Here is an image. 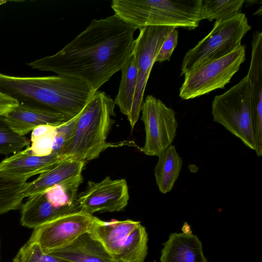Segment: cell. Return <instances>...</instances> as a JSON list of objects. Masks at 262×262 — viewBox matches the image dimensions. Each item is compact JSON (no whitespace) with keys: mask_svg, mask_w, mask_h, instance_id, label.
Wrapping results in <instances>:
<instances>
[{"mask_svg":"<svg viewBox=\"0 0 262 262\" xmlns=\"http://www.w3.org/2000/svg\"><path fill=\"white\" fill-rule=\"evenodd\" d=\"M161 262H207L202 244L191 231L171 233L161 251Z\"/></svg>","mask_w":262,"mask_h":262,"instance_id":"e0dca14e","label":"cell"},{"mask_svg":"<svg viewBox=\"0 0 262 262\" xmlns=\"http://www.w3.org/2000/svg\"><path fill=\"white\" fill-rule=\"evenodd\" d=\"M121 71L119 91L114 101L120 111L128 119L132 111L137 80L136 59L133 51Z\"/></svg>","mask_w":262,"mask_h":262,"instance_id":"44dd1931","label":"cell"},{"mask_svg":"<svg viewBox=\"0 0 262 262\" xmlns=\"http://www.w3.org/2000/svg\"><path fill=\"white\" fill-rule=\"evenodd\" d=\"M251 29L245 14L243 13L215 21L211 31L184 55L181 75L232 52L242 45V38Z\"/></svg>","mask_w":262,"mask_h":262,"instance_id":"5b68a950","label":"cell"},{"mask_svg":"<svg viewBox=\"0 0 262 262\" xmlns=\"http://www.w3.org/2000/svg\"><path fill=\"white\" fill-rule=\"evenodd\" d=\"M128 188L124 179L107 177L100 182L88 181L85 191L77 195L80 209L93 215L95 212L119 211L129 200Z\"/></svg>","mask_w":262,"mask_h":262,"instance_id":"8fae6325","label":"cell"},{"mask_svg":"<svg viewBox=\"0 0 262 262\" xmlns=\"http://www.w3.org/2000/svg\"><path fill=\"white\" fill-rule=\"evenodd\" d=\"M4 117L11 129L23 136L39 125L58 126L72 119L51 109L23 103Z\"/></svg>","mask_w":262,"mask_h":262,"instance_id":"4fadbf2b","label":"cell"},{"mask_svg":"<svg viewBox=\"0 0 262 262\" xmlns=\"http://www.w3.org/2000/svg\"><path fill=\"white\" fill-rule=\"evenodd\" d=\"M19 104L17 100L0 92V116L6 115Z\"/></svg>","mask_w":262,"mask_h":262,"instance_id":"4dcf8cb0","label":"cell"},{"mask_svg":"<svg viewBox=\"0 0 262 262\" xmlns=\"http://www.w3.org/2000/svg\"><path fill=\"white\" fill-rule=\"evenodd\" d=\"M140 223L130 220L106 222L95 217L89 232L116 260L126 238Z\"/></svg>","mask_w":262,"mask_h":262,"instance_id":"ac0fdd59","label":"cell"},{"mask_svg":"<svg viewBox=\"0 0 262 262\" xmlns=\"http://www.w3.org/2000/svg\"><path fill=\"white\" fill-rule=\"evenodd\" d=\"M30 144V141L27 137L14 132L7 123L4 117L0 116V154H15Z\"/></svg>","mask_w":262,"mask_h":262,"instance_id":"484cf974","label":"cell"},{"mask_svg":"<svg viewBox=\"0 0 262 262\" xmlns=\"http://www.w3.org/2000/svg\"><path fill=\"white\" fill-rule=\"evenodd\" d=\"M115 106L114 100L104 92L95 94L78 115L73 135L61 154L62 161L86 162L113 146L106 138L113 124Z\"/></svg>","mask_w":262,"mask_h":262,"instance_id":"3957f363","label":"cell"},{"mask_svg":"<svg viewBox=\"0 0 262 262\" xmlns=\"http://www.w3.org/2000/svg\"><path fill=\"white\" fill-rule=\"evenodd\" d=\"M80 210L76 202L70 206L57 208L42 193L29 197L21 207L20 223L23 226L36 229L62 215Z\"/></svg>","mask_w":262,"mask_h":262,"instance_id":"2e32d148","label":"cell"},{"mask_svg":"<svg viewBox=\"0 0 262 262\" xmlns=\"http://www.w3.org/2000/svg\"><path fill=\"white\" fill-rule=\"evenodd\" d=\"M251 93V123L253 133L262 132V32L253 34L251 59L248 74Z\"/></svg>","mask_w":262,"mask_h":262,"instance_id":"5bb4252c","label":"cell"},{"mask_svg":"<svg viewBox=\"0 0 262 262\" xmlns=\"http://www.w3.org/2000/svg\"><path fill=\"white\" fill-rule=\"evenodd\" d=\"M141 120L145 131V142L142 151L149 156H158L172 145L178 124L174 111L160 99L148 95L143 102Z\"/></svg>","mask_w":262,"mask_h":262,"instance_id":"9c48e42d","label":"cell"},{"mask_svg":"<svg viewBox=\"0 0 262 262\" xmlns=\"http://www.w3.org/2000/svg\"><path fill=\"white\" fill-rule=\"evenodd\" d=\"M27 183L0 177V214L21 207Z\"/></svg>","mask_w":262,"mask_h":262,"instance_id":"d4e9b609","label":"cell"},{"mask_svg":"<svg viewBox=\"0 0 262 262\" xmlns=\"http://www.w3.org/2000/svg\"><path fill=\"white\" fill-rule=\"evenodd\" d=\"M0 92L19 103L51 109L71 118L80 113L91 95L85 81L60 75L17 77L0 73Z\"/></svg>","mask_w":262,"mask_h":262,"instance_id":"7a4b0ae2","label":"cell"},{"mask_svg":"<svg viewBox=\"0 0 262 262\" xmlns=\"http://www.w3.org/2000/svg\"><path fill=\"white\" fill-rule=\"evenodd\" d=\"M7 2V0H0V5H2Z\"/></svg>","mask_w":262,"mask_h":262,"instance_id":"d6a6232c","label":"cell"},{"mask_svg":"<svg viewBox=\"0 0 262 262\" xmlns=\"http://www.w3.org/2000/svg\"><path fill=\"white\" fill-rule=\"evenodd\" d=\"M136 30L115 14L93 19L60 51L27 64L33 69L78 78L98 91L128 59Z\"/></svg>","mask_w":262,"mask_h":262,"instance_id":"6da1fadb","label":"cell"},{"mask_svg":"<svg viewBox=\"0 0 262 262\" xmlns=\"http://www.w3.org/2000/svg\"><path fill=\"white\" fill-rule=\"evenodd\" d=\"M95 218L81 209L62 215L33 229L28 241L36 243L43 252L50 253L89 232Z\"/></svg>","mask_w":262,"mask_h":262,"instance_id":"30bf717a","label":"cell"},{"mask_svg":"<svg viewBox=\"0 0 262 262\" xmlns=\"http://www.w3.org/2000/svg\"><path fill=\"white\" fill-rule=\"evenodd\" d=\"M78 115L57 126L52 153L57 154L61 157L63 149L73 135Z\"/></svg>","mask_w":262,"mask_h":262,"instance_id":"83f0119b","label":"cell"},{"mask_svg":"<svg viewBox=\"0 0 262 262\" xmlns=\"http://www.w3.org/2000/svg\"><path fill=\"white\" fill-rule=\"evenodd\" d=\"M1 247V246H0Z\"/></svg>","mask_w":262,"mask_h":262,"instance_id":"836d02e7","label":"cell"},{"mask_svg":"<svg viewBox=\"0 0 262 262\" xmlns=\"http://www.w3.org/2000/svg\"><path fill=\"white\" fill-rule=\"evenodd\" d=\"M211 112L214 122L223 126L246 146L255 150L250 87L247 76L224 93L215 96L212 103Z\"/></svg>","mask_w":262,"mask_h":262,"instance_id":"8992f818","label":"cell"},{"mask_svg":"<svg viewBox=\"0 0 262 262\" xmlns=\"http://www.w3.org/2000/svg\"><path fill=\"white\" fill-rule=\"evenodd\" d=\"M13 262H70L43 252L35 243L27 241L19 250Z\"/></svg>","mask_w":262,"mask_h":262,"instance_id":"4316f807","label":"cell"},{"mask_svg":"<svg viewBox=\"0 0 262 262\" xmlns=\"http://www.w3.org/2000/svg\"><path fill=\"white\" fill-rule=\"evenodd\" d=\"M52 126V125H42L36 127L32 131L31 139L47 133Z\"/></svg>","mask_w":262,"mask_h":262,"instance_id":"1f68e13d","label":"cell"},{"mask_svg":"<svg viewBox=\"0 0 262 262\" xmlns=\"http://www.w3.org/2000/svg\"><path fill=\"white\" fill-rule=\"evenodd\" d=\"M29 146L0 162V177L17 181H27L30 177L48 171L61 161V158L52 153L46 156L31 154Z\"/></svg>","mask_w":262,"mask_h":262,"instance_id":"7c38bea8","label":"cell"},{"mask_svg":"<svg viewBox=\"0 0 262 262\" xmlns=\"http://www.w3.org/2000/svg\"><path fill=\"white\" fill-rule=\"evenodd\" d=\"M85 163L72 160L61 161L52 169L40 174L32 182H28L24 190L25 198L44 193L54 185L81 174Z\"/></svg>","mask_w":262,"mask_h":262,"instance_id":"d6986e66","label":"cell"},{"mask_svg":"<svg viewBox=\"0 0 262 262\" xmlns=\"http://www.w3.org/2000/svg\"><path fill=\"white\" fill-rule=\"evenodd\" d=\"M172 26H151L140 28L135 39L137 80L131 114L127 119L134 128L141 113L146 85L156 58L165 40L174 29Z\"/></svg>","mask_w":262,"mask_h":262,"instance_id":"ba28073f","label":"cell"},{"mask_svg":"<svg viewBox=\"0 0 262 262\" xmlns=\"http://www.w3.org/2000/svg\"><path fill=\"white\" fill-rule=\"evenodd\" d=\"M82 181L81 174L71 177L48 189L46 197L57 208L72 205L77 202L78 189Z\"/></svg>","mask_w":262,"mask_h":262,"instance_id":"603a6c76","label":"cell"},{"mask_svg":"<svg viewBox=\"0 0 262 262\" xmlns=\"http://www.w3.org/2000/svg\"><path fill=\"white\" fill-rule=\"evenodd\" d=\"M178 38V31L174 28L162 44L156 58L155 62L170 60L172 52L177 46Z\"/></svg>","mask_w":262,"mask_h":262,"instance_id":"f546056e","label":"cell"},{"mask_svg":"<svg viewBox=\"0 0 262 262\" xmlns=\"http://www.w3.org/2000/svg\"><path fill=\"white\" fill-rule=\"evenodd\" d=\"M154 174L159 191L163 194L173 188L182 169L183 161L174 145H170L158 156Z\"/></svg>","mask_w":262,"mask_h":262,"instance_id":"ffe728a7","label":"cell"},{"mask_svg":"<svg viewBox=\"0 0 262 262\" xmlns=\"http://www.w3.org/2000/svg\"><path fill=\"white\" fill-rule=\"evenodd\" d=\"M245 0H203V19L224 20L242 13Z\"/></svg>","mask_w":262,"mask_h":262,"instance_id":"cb8c5ba5","label":"cell"},{"mask_svg":"<svg viewBox=\"0 0 262 262\" xmlns=\"http://www.w3.org/2000/svg\"><path fill=\"white\" fill-rule=\"evenodd\" d=\"M148 235L141 223L127 236L116 258L118 262H144L147 254Z\"/></svg>","mask_w":262,"mask_h":262,"instance_id":"7402d4cb","label":"cell"},{"mask_svg":"<svg viewBox=\"0 0 262 262\" xmlns=\"http://www.w3.org/2000/svg\"><path fill=\"white\" fill-rule=\"evenodd\" d=\"M57 126H53L47 133L31 139L32 143L29 149L32 154L46 156L52 154Z\"/></svg>","mask_w":262,"mask_h":262,"instance_id":"f1b7e54d","label":"cell"},{"mask_svg":"<svg viewBox=\"0 0 262 262\" xmlns=\"http://www.w3.org/2000/svg\"><path fill=\"white\" fill-rule=\"evenodd\" d=\"M245 59V47L242 45L221 58L193 68L184 75L180 97L189 100L224 88Z\"/></svg>","mask_w":262,"mask_h":262,"instance_id":"52a82bcc","label":"cell"},{"mask_svg":"<svg viewBox=\"0 0 262 262\" xmlns=\"http://www.w3.org/2000/svg\"><path fill=\"white\" fill-rule=\"evenodd\" d=\"M203 0H113L115 14L136 29L166 26L192 30L201 20Z\"/></svg>","mask_w":262,"mask_h":262,"instance_id":"277c9868","label":"cell"},{"mask_svg":"<svg viewBox=\"0 0 262 262\" xmlns=\"http://www.w3.org/2000/svg\"><path fill=\"white\" fill-rule=\"evenodd\" d=\"M48 253L70 262H118L89 232Z\"/></svg>","mask_w":262,"mask_h":262,"instance_id":"9a60e30c","label":"cell"}]
</instances>
